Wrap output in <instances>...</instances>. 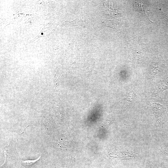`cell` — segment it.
<instances>
[{
    "mask_svg": "<svg viewBox=\"0 0 168 168\" xmlns=\"http://www.w3.org/2000/svg\"><path fill=\"white\" fill-rule=\"evenodd\" d=\"M151 107L156 118L158 126L159 128H162L166 114V108L163 105L157 103H152Z\"/></svg>",
    "mask_w": 168,
    "mask_h": 168,
    "instance_id": "1",
    "label": "cell"
},
{
    "mask_svg": "<svg viewBox=\"0 0 168 168\" xmlns=\"http://www.w3.org/2000/svg\"><path fill=\"white\" fill-rule=\"evenodd\" d=\"M134 6L137 11L146 14L147 4L142 1H136L134 2Z\"/></svg>",
    "mask_w": 168,
    "mask_h": 168,
    "instance_id": "2",
    "label": "cell"
},
{
    "mask_svg": "<svg viewBox=\"0 0 168 168\" xmlns=\"http://www.w3.org/2000/svg\"><path fill=\"white\" fill-rule=\"evenodd\" d=\"M167 88H168V77L161 82L159 87V91H162Z\"/></svg>",
    "mask_w": 168,
    "mask_h": 168,
    "instance_id": "3",
    "label": "cell"
},
{
    "mask_svg": "<svg viewBox=\"0 0 168 168\" xmlns=\"http://www.w3.org/2000/svg\"><path fill=\"white\" fill-rule=\"evenodd\" d=\"M73 25H80V26H83V25L84 24L85 21H84L82 20V18L78 17V18H77L75 20L73 21Z\"/></svg>",
    "mask_w": 168,
    "mask_h": 168,
    "instance_id": "4",
    "label": "cell"
},
{
    "mask_svg": "<svg viewBox=\"0 0 168 168\" xmlns=\"http://www.w3.org/2000/svg\"><path fill=\"white\" fill-rule=\"evenodd\" d=\"M161 10V9H160ZM161 12L163 13V14L164 15V17L167 20L168 22V14H167L163 12L162 11H161Z\"/></svg>",
    "mask_w": 168,
    "mask_h": 168,
    "instance_id": "5",
    "label": "cell"
},
{
    "mask_svg": "<svg viewBox=\"0 0 168 168\" xmlns=\"http://www.w3.org/2000/svg\"><path fill=\"white\" fill-rule=\"evenodd\" d=\"M154 168H168V166H165V165H162L159 167H156Z\"/></svg>",
    "mask_w": 168,
    "mask_h": 168,
    "instance_id": "6",
    "label": "cell"
},
{
    "mask_svg": "<svg viewBox=\"0 0 168 168\" xmlns=\"http://www.w3.org/2000/svg\"><path fill=\"white\" fill-rule=\"evenodd\" d=\"M163 153L166 156H168V152H167L166 151L164 150L163 151Z\"/></svg>",
    "mask_w": 168,
    "mask_h": 168,
    "instance_id": "7",
    "label": "cell"
}]
</instances>
